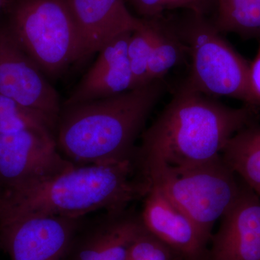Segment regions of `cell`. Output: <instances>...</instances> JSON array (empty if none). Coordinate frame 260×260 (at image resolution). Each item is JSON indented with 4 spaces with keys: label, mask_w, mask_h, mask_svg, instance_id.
I'll return each instance as SVG.
<instances>
[{
    "label": "cell",
    "mask_w": 260,
    "mask_h": 260,
    "mask_svg": "<svg viewBox=\"0 0 260 260\" xmlns=\"http://www.w3.org/2000/svg\"><path fill=\"white\" fill-rule=\"evenodd\" d=\"M257 115L249 106L229 107L183 82L143 131L135 162L142 173L156 166L183 169L210 161L236 133L256 123Z\"/></svg>",
    "instance_id": "6da1fadb"
},
{
    "label": "cell",
    "mask_w": 260,
    "mask_h": 260,
    "mask_svg": "<svg viewBox=\"0 0 260 260\" xmlns=\"http://www.w3.org/2000/svg\"><path fill=\"white\" fill-rule=\"evenodd\" d=\"M167 89L155 80L114 96L62 106L56 131L58 150L75 166L135 158L136 140Z\"/></svg>",
    "instance_id": "7a4b0ae2"
},
{
    "label": "cell",
    "mask_w": 260,
    "mask_h": 260,
    "mask_svg": "<svg viewBox=\"0 0 260 260\" xmlns=\"http://www.w3.org/2000/svg\"><path fill=\"white\" fill-rule=\"evenodd\" d=\"M150 182L135 158L114 164L74 166L23 190L0 196V224L27 216L83 218L119 211L143 199Z\"/></svg>",
    "instance_id": "3957f363"
},
{
    "label": "cell",
    "mask_w": 260,
    "mask_h": 260,
    "mask_svg": "<svg viewBox=\"0 0 260 260\" xmlns=\"http://www.w3.org/2000/svg\"><path fill=\"white\" fill-rule=\"evenodd\" d=\"M175 20L190 60L184 83L208 96L237 99L254 109L249 88L250 63L229 44L213 20L189 11Z\"/></svg>",
    "instance_id": "277c9868"
},
{
    "label": "cell",
    "mask_w": 260,
    "mask_h": 260,
    "mask_svg": "<svg viewBox=\"0 0 260 260\" xmlns=\"http://www.w3.org/2000/svg\"><path fill=\"white\" fill-rule=\"evenodd\" d=\"M10 30L49 80L80 61L79 34L65 0H10Z\"/></svg>",
    "instance_id": "5b68a950"
},
{
    "label": "cell",
    "mask_w": 260,
    "mask_h": 260,
    "mask_svg": "<svg viewBox=\"0 0 260 260\" xmlns=\"http://www.w3.org/2000/svg\"><path fill=\"white\" fill-rule=\"evenodd\" d=\"M142 174L210 240L214 225L237 199L242 184L221 155L194 167L172 169L156 166Z\"/></svg>",
    "instance_id": "8992f818"
},
{
    "label": "cell",
    "mask_w": 260,
    "mask_h": 260,
    "mask_svg": "<svg viewBox=\"0 0 260 260\" xmlns=\"http://www.w3.org/2000/svg\"><path fill=\"white\" fill-rule=\"evenodd\" d=\"M56 138L34 131L0 135V196L23 190L71 169Z\"/></svg>",
    "instance_id": "52a82bcc"
},
{
    "label": "cell",
    "mask_w": 260,
    "mask_h": 260,
    "mask_svg": "<svg viewBox=\"0 0 260 260\" xmlns=\"http://www.w3.org/2000/svg\"><path fill=\"white\" fill-rule=\"evenodd\" d=\"M0 95L45 116L57 126L62 104L50 80L0 20Z\"/></svg>",
    "instance_id": "ba28073f"
},
{
    "label": "cell",
    "mask_w": 260,
    "mask_h": 260,
    "mask_svg": "<svg viewBox=\"0 0 260 260\" xmlns=\"http://www.w3.org/2000/svg\"><path fill=\"white\" fill-rule=\"evenodd\" d=\"M83 218L27 216L0 224V246L11 260H64Z\"/></svg>",
    "instance_id": "9c48e42d"
},
{
    "label": "cell",
    "mask_w": 260,
    "mask_h": 260,
    "mask_svg": "<svg viewBox=\"0 0 260 260\" xmlns=\"http://www.w3.org/2000/svg\"><path fill=\"white\" fill-rule=\"evenodd\" d=\"M145 228L140 213L129 208L85 218L64 260H126L130 246Z\"/></svg>",
    "instance_id": "30bf717a"
},
{
    "label": "cell",
    "mask_w": 260,
    "mask_h": 260,
    "mask_svg": "<svg viewBox=\"0 0 260 260\" xmlns=\"http://www.w3.org/2000/svg\"><path fill=\"white\" fill-rule=\"evenodd\" d=\"M220 220L206 260H260V197L242 181L237 199Z\"/></svg>",
    "instance_id": "8fae6325"
},
{
    "label": "cell",
    "mask_w": 260,
    "mask_h": 260,
    "mask_svg": "<svg viewBox=\"0 0 260 260\" xmlns=\"http://www.w3.org/2000/svg\"><path fill=\"white\" fill-rule=\"evenodd\" d=\"M143 199L140 219L150 234L186 260L207 259L210 240L189 216L155 186Z\"/></svg>",
    "instance_id": "7c38bea8"
},
{
    "label": "cell",
    "mask_w": 260,
    "mask_h": 260,
    "mask_svg": "<svg viewBox=\"0 0 260 260\" xmlns=\"http://www.w3.org/2000/svg\"><path fill=\"white\" fill-rule=\"evenodd\" d=\"M79 34L80 61L122 34L141 28L143 19L132 14L125 0H65Z\"/></svg>",
    "instance_id": "4fadbf2b"
},
{
    "label": "cell",
    "mask_w": 260,
    "mask_h": 260,
    "mask_svg": "<svg viewBox=\"0 0 260 260\" xmlns=\"http://www.w3.org/2000/svg\"><path fill=\"white\" fill-rule=\"evenodd\" d=\"M132 32L113 39L99 51L96 60L62 106L106 99L135 89L127 59L128 42Z\"/></svg>",
    "instance_id": "5bb4252c"
},
{
    "label": "cell",
    "mask_w": 260,
    "mask_h": 260,
    "mask_svg": "<svg viewBox=\"0 0 260 260\" xmlns=\"http://www.w3.org/2000/svg\"><path fill=\"white\" fill-rule=\"evenodd\" d=\"M153 19L155 36L148 64L149 82L164 80L174 68L189 59V53L175 18Z\"/></svg>",
    "instance_id": "9a60e30c"
},
{
    "label": "cell",
    "mask_w": 260,
    "mask_h": 260,
    "mask_svg": "<svg viewBox=\"0 0 260 260\" xmlns=\"http://www.w3.org/2000/svg\"><path fill=\"white\" fill-rule=\"evenodd\" d=\"M221 156L238 177L260 197V125L254 123L236 133Z\"/></svg>",
    "instance_id": "2e32d148"
},
{
    "label": "cell",
    "mask_w": 260,
    "mask_h": 260,
    "mask_svg": "<svg viewBox=\"0 0 260 260\" xmlns=\"http://www.w3.org/2000/svg\"><path fill=\"white\" fill-rule=\"evenodd\" d=\"M212 20L223 34L260 38V0H217Z\"/></svg>",
    "instance_id": "e0dca14e"
},
{
    "label": "cell",
    "mask_w": 260,
    "mask_h": 260,
    "mask_svg": "<svg viewBox=\"0 0 260 260\" xmlns=\"http://www.w3.org/2000/svg\"><path fill=\"white\" fill-rule=\"evenodd\" d=\"M34 131L56 138V126L45 116L0 95V135Z\"/></svg>",
    "instance_id": "ac0fdd59"
},
{
    "label": "cell",
    "mask_w": 260,
    "mask_h": 260,
    "mask_svg": "<svg viewBox=\"0 0 260 260\" xmlns=\"http://www.w3.org/2000/svg\"><path fill=\"white\" fill-rule=\"evenodd\" d=\"M154 36L155 30L153 19H143L141 28L132 32L130 36L127 47V59L134 80L135 88L150 83L148 64Z\"/></svg>",
    "instance_id": "d6986e66"
},
{
    "label": "cell",
    "mask_w": 260,
    "mask_h": 260,
    "mask_svg": "<svg viewBox=\"0 0 260 260\" xmlns=\"http://www.w3.org/2000/svg\"><path fill=\"white\" fill-rule=\"evenodd\" d=\"M140 18H158L168 11L185 10L208 16L216 8L217 0H125Z\"/></svg>",
    "instance_id": "ffe728a7"
},
{
    "label": "cell",
    "mask_w": 260,
    "mask_h": 260,
    "mask_svg": "<svg viewBox=\"0 0 260 260\" xmlns=\"http://www.w3.org/2000/svg\"><path fill=\"white\" fill-rule=\"evenodd\" d=\"M126 260L186 259L144 229L130 246Z\"/></svg>",
    "instance_id": "44dd1931"
},
{
    "label": "cell",
    "mask_w": 260,
    "mask_h": 260,
    "mask_svg": "<svg viewBox=\"0 0 260 260\" xmlns=\"http://www.w3.org/2000/svg\"><path fill=\"white\" fill-rule=\"evenodd\" d=\"M249 88L253 101V108L260 112V45L254 60L249 65Z\"/></svg>",
    "instance_id": "7402d4cb"
},
{
    "label": "cell",
    "mask_w": 260,
    "mask_h": 260,
    "mask_svg": "<svg viewBox=\"0 0 260 260\" xmlns=\"http://www.w3.org/2000/svg\"><path fill=\"white\" fill-rule=\"evenodd\" d=\"M10 0H0V11L5 10Z\"/></svg>",
    "instance_id": "603a6c76"
},
{
    "label": "cell",
    "mask_w": 260,
    "mask_h": 260,
    "mask_svg": "<svg viewBox=\"0 0 260 260\" xmlns=\"http://www.w3.org/2000/svg\"><path fill=\"white\" fill-rule=\"evenodd\" d=\"M0 247H1V246H0Z\"/></svg>",
    "instance_id": "cb8c5ba5"
}]
</instances>
